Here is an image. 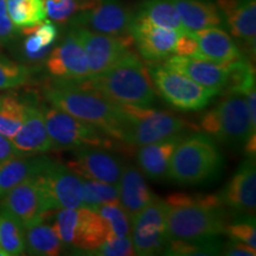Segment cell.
Wrapping results in <instances>:
<instances>
[{
  "label": "cell",
  "mask_w": 256,
  "mask_h": 256,
  "mask_svg": "<svg viewBox=\"0 0 256 256\" xmlns=\"http://www.w3.org/2000/svg\"><path fill=\"white\" fill-rule=\"evenodd\" d=\"M224 234L229 235L230 240L238 241L249 246L252 249H256V229L254 217L241 220V222L226 226Z\"/></svg>",
  "instance_id": "f35d334b"
},
{
  "label": "cell",
  "mask_w": 256,
  "mask_h": 256,
  "mask_svg": "<svg viewBox=\"0 0 256 256\" xmlns=\"http://www.w3.org/2000/svg\"><path fill=\"white\" fill-rule=\"evenodd\" d=\"M86 254L96 256H132L136 255V252L130 236H126L104 241L98 248L87 252Z\"/></svg>",
  "instance_id": "74e56055"
},
{
  "label": "cell",
  "mask_w": 256,
  "mask_h": 256,
  "mask_svg": "<svg viewBox=\"0 0 256 256\" xmlns=\"http://www.w3.org/2000/svg\"><path fill=\"white\" fill-rule=\"evenodd\" d=\"M48 160L46 156L23 154L0 162V198L25 179L40 174Z\"/></svg>",
  "instance_id": "484cf974"
},
{
  "label": "cell",
  "mask_w": 256,
  "mask_h": 256,
  "mask_svg": "<svg viewBox=\"0 0 256 256\" xmlns=\"http://www.w3.org/2000/svg\"><path fill=\"white\" fill-rule=\"evenodd\" d=\"M202 128L209 136L229 145H244L249 136L256 133L244 95L236 92H226V98L215 110L204 115Z\"/></svg>",
  "instance_id": "8992f818"
},
{
  "label": "cell",
  "mask_w": 256,
  "mask_h": 256,
  "mask_svg": "<svg viewBox=\"0 0 256 256\" xmlns=\"http://www.w3.org/2000/svg\"><path fill=\"white\" fill-rule=\"evenodd\" d=\"M121 107L124 112L121 142L127 145L140 147L159 142L182 136V133L192 128V124L168 112L132 104H121Z\"/></svg>",
  "instance_id": "5b68a950"
},
{
  "label": "cell",
  "mask_w": 256,
  "mask_h": 256,
  "mask_svg": "<svg viewBox=\"0 0 256 256\" xmlns=\"http://www.w3.org/2000/svg\"><path fill=\"white\" fill-rule=\"evenodd\" d=\"M51 148L78 150L81 147H104L112 145L107 134L66 112L55 107L43 110Z\"/></svg>",
  "instance_id": "ba28073f"
},
{
  "label": "cell",
  "mask_w": 256,
  "mask_h": 256,
  "mask_svg": "<svg viewBox=\"0 0 256 256\" xmlns=\"http://www.w3.org/2000/svg\"><path fill=\"white\" fill-rule=\"evenodd\" d=\"M168 209L166 200L154 196L132 220L130 238L136 255H154L166 248Z\"/></svg>",
  "instance_id": "8fae6325"
},
{
  "label": "cell",
  "mask_w": 256,
  "mask_h": 256,
  "mask_svg": "<svg viewBox=\"0 0 256 256\" xmlns=\"http://www.w3.org/2000/svg\"><path fill=\"white\" fill-rule=\"evenodd\" d=\"M222 254L228 256H255L256 249L250 248L244 243L230 240L226 247L222 248Z\"/></svg>",
  "instance_id": "b9f144b4"
},
{
  "label": "cell",
  "mask_w": 256,
  "mask_h": 256,
  "mask_svg": "<svg viewBox=\"0 0 256 256\" xmlns=\"http://www.w3.org/2000/svg\"><path fill=\"white\" fill-rule=\"evenodd\" d=\"M0 256H5V254L2 250H0Z\"/></svg>",
  "instance_id": "bcb514c9"
},
{
  "label": "cell",
  "mask_w": 256,
  "mask_h": 256,
  "mask_svg": "<svg viewBox=\"0 0 256 256\" xmlns=\"http://www.w3.org/2000/svg\"><path fill=\"white\" fill-rule=\"evenodd\" d=\"M118 188L121 206L130 216V220L154 197L151 188L147 186L142 171L132 165L124 168Z\"/></svg>",
  "instance_id": "603a6c76"
},
{
  "label": "cell",
  "mask_w": 256,
  "mask_h": 256,
  "mask_svg": "<svg viewBox=\"0 0 256 256\" xmlns=\"http://www.w3.org/2000/svg\"><path fill=\"white\" fill-rule=\"evenodd\" d=\"M119 200L116 185L83 178V206L96 210L102 204Z\"/></svg>",
  "instance_id": "836d02e7"
},
{
  "label": "cell",
  "mask_w": 256,
  "mask_h": 256,
  "mask_svg": "<svg viewBox=\"0 0 256 256\" xmlns=\"http://www.w3.org/2000/svg\"><path fill=\"white\" fill-rule=\"evenodd\" d=\"M75 83L115 104L148 107L156 100V88L150 72L132 50L104 72Z\"/></svg>",
  "instance_id": "3957f363"
},
{
  "label": "cell",
  "mask_w": 256,
  "mask_h": 256,
  "mask_svg": "<svg viewBox=\"0 0 256 256\" xmlns=\"http://www.w3.org/2000/svg\"><path fill=\"white\" fill-rule=\"evenodd\" d=\"M222 206H228L240 214L255 216L256 168L255 156H249L218 196Z\"/></svg>",
  "instance_id": "d6986e66"
},
{
  "label": "cell",
  "mask_w": 256,
  "mask_h": 256,
  "mask_svg": "<svg viewBox=\"0 0 256 256\" xmlns=\"http://www.w3.org/2000/svg\"><path fill=\"white\" fill-rule=\"evenodd\" d=\"M30 78V70L22 64L0 58V90L14 89L25 84Z\"/></svg>",
  "instance_id": "8d00e7d4"
},
{
  "label": "cell",
  "mask_w": 256,
  "mask_h": 256,
  "mask_svg": "<svg viewBox=\"0 0 256 256\" xmlns=\"http://www.w3.org/2000/svg\"><path fill=\"white\" fill-rule=\"evenodd\" d=\"M37 176L50 210L83 206V178L69 166L49 159Z\"/></svg>",
  "instance_id": "30bf717a"
},
{
  "label": "cell",
  "mask_w": 256,
  "mask_h": 256,
  "mask_svg": "<svg viewBox=\"0 0 256 256\" xmlns=\"http://www.w3.org/2000/svg\"><path fill=\"white\" fill-rule=\"evenodd\" d=\"M192 34L197 43V50L194 56L212 60L223 66L242 57L232 38L222 28L212 26Z\"/></svg>",
  "instance_id": "7402d4cb"
},
{
  "label": "cell",
  "mask_w": 256,
  "mask_h": 256,
  "mask_svg": "<svg viewBox=\"0 0 256 256\" xmlns=\"http://www.w3.org/2000/svg\"><path fill=\"white\" fill-rule=\"evenodd\" d=\"M72 31L86 51L90 76L104 72L113 66L133 46L130 34L110 36L78 26H72Z\"/></svg>",
  "instance_id": "7c38bea8"
},
{
  "label": "cell",
  "mask_w": 256,
  "mask_h": 256,
  "mask_svg": "<svg viewBox=\"0 0 256 256\" xmlns=\"http://www.w3.org/2000/svg\"><path fill=\"white\" fill-rule=\"evenodd\" d=\"M164 66L188 76L214 95L224 90L228 82L226 66L197 56L174 55L166 60Z\"/></svg>",
  "instance_id": "ac0fdd59"
},
{
  "label": "cell",
  "mask_w": 256,
  "mask_h": 256,
  "mask_svg": "<svg viewBox=\"0 0 256 256\" xmlns=\"http://www.w3.org/2000/svg\"><path fill=\"white\" fill-rule=\"evenodd\" d=\"M46 68L51 75L60 80L78 82L90 78L86 51L72 30L50 54Z\"/></svg>",
  "instance_id": "e0dca14e"
},
{
  "label": "cell",
  "mask_w": 256,
  "mask_h": 256,
  "mask_svg": "<svg viewBox=\"0 0 256 256\" xmlns=\"http://www.w3.org/2000/svg\"><path fill=\"white\" fill-rule=\"evenodd\" d=\"M218 8L232 36L255 51L256 0H218Z\"/></svg>",
  "instance_id": "44dd1931"
},
{
  "label": "cell",
  "mask_w": 256,
  "mask_h": 256,
  "mask_svg": "<svg viewBox=\"0 0 256 256\" xmlns=\"http://www.w3.org/2000/svg\"><path fill=\"white\" fill-rule=\"evenodd\" d=\"M228 70V82H226V92H236L244 95L246 92L255 87V72L248 60L240 57L234 62L226 64Z\"/></svg>",
  "instance_id": "e575fe53"
},
{
  "label": "cell",
  "mask_w": 256,
  "mask_h": 256,
  "mask_svg": "<svg viewBox=\"0 0 256 256\" xmlns=\"http://www.w3.org/2000/svg\"><path fill=\"white\" fill-rule=\"evenodd\" d=\"M168 255H216L220 250V243L216 238H208L194 241H168Z\"/></svg>",
  "instance_id": "d590c367"
},
{
  "label": "cell",
  "mask_w": 256,
  "mask_h": 256,
  "mask_svg": "<svg viewBox=\"0 0 256 256\" xmlns=\"http://www.w3.org/2000/svg\"><path fill=\"white\" fill-rule=\"evenodd\" d=\"M136 16L158 26L177 31L180 34H186L174 0H147Z\"/></svg>",
  "instance_id": "83f0119b"
},
{
  "label": "cell",
  "mask_w": 256,
  "mask_h": 256,
  "mask_svg": "<svg viewBox=\"0 0 256 256\" xmlns=\"http://www.w3.org/2000/svg\"><path fill=\"white\" fill-rule=\"evenodd\" d=\"M246 152L248 153L249 156H255L256 152V134H252L249 139L246 142Z\"/></svg>",
  "instance_id": "f6af8a7d"
},
{
  "label": "cell",
  "mask_w": 256,
  "mask_h": 256,
  "mask_svg": "<svg viewBox=\"0 0 256 256\" xmlns=\"http://www.w3.org/2000/svg\"><path fill=\"white\" fill-rule=\"evenodd\" d=\"M11 140L22 154H40L50 151L51 142L43 110L28 104L24 122Z\"/></svg>",
  "instance_id": "ffe728a7"
},
{
  "label": "cell",
  "mask_w": 256,
  "mask_h": 256,
  "mask_svg": "<svg viewBox=\"0 0 256 256\" xmlns=\"http://www.w3.org/2000/svg\"><path fill=\"white\" fill-rule=\"evenodd\" d=\"M104 218L108 230V240L130 236L132 220L119 200L102 204L95 210ZM107 240V241H108Z\"/></svg>",
  "instance_id": "d6a6232c"
},
{
  "label": "cell",
  "mask_w": 256,
  "mask_h": 256,
  "mask_svg": "<svg viewBox=\"0 0 256 256\" xmlns=\"http://www.w3.org/2000/svg\"><path fill=\"white\" fill-rule=\"evenodd\" d=\"M2 198V209L14 216L24 229L44 220L51 211L37 174L25 179Z\"/></svg>",
  "instance_id": "4fadbf2b"
},
{
  "label": "cell",
  "mask_w": 256,
  "mask_h": 256,
  "mask_svg": "<svg viewBox=\"0 0 256 256\" xmlns=\"http://www.w3.org/2000/svg\"><path fill=\"white\" fill-rule=\"evenodd\" d=\"M0 250L5 256L22 255L25 252L23 226L2 209H0Z\"/></svg>",
  "instance_id": "f1b7e54d"
},
{
  "label": "cell",
  "mask_w": 256,
  "mask_h": 256,
  "mask_svg": "<svg viewBox=\"0 0 256 256\" xmlns=\"http://www.w3.org/2000/svg\"><path fill=\"white\" fill-rule=\"evenodd\" d=\"M222 156L209 136L194 134L176 147L168 168V178L183 185L209 182L220 174Z\"/></svg>",
  "instance_id": "277c9868"
},
{
  "label": "cell",
  "mask_w": 256,
  "mask_h": 256,
  "mask_svg": "<svg viewBox=\"0 0 256 256\" xmlns=\"http://www.w3.org/2000/svg\"><path fill=\"white\" fill-rule=\"evenodd\" d=\"M197 50V43L192 34H183L179 36L174 46V55L194 56Z\"/></svg>",
  "instance_id": "60d3db41"
},
{
  "label": "cell",
  "mask_w": 256,
  "mask_h": 256,
  "mask_svg": "<svg viewBox=\"0 0 256 256\" xmlns=\"http://www.w3.org/2000/svg\"><path fill=\"white\" fill-rule=\"evenodd\" d=\"M23 32L28 36L25 40L24 51L31 60H38L46 55L49 46L57 38V28L50 20H43L34 26L24 28Z\"/></svg>",
  "instance_id": "f546056e"
},
{
  "label": "cell",
  "mask_w": 256,
  "mask_h": 256,
  "mask_svg": "<svg viewBox=\"0 0 256 256\" xmlns=\"http://www.w3.org/2000/svg\"><path fill=\"white\" fill-rule=\"evenodd\" d=\"M150 76L159 95L180 110H203L215 96L188 76L164 64L150 69Z\"/></svg>",
  "instance_id": "9c48e42d"
},
{
  "label": "cell",
  "mask_w": 256,
  "mask_h": 256,
  "mask_svg": "<svg viewBox=\"0 0 256 256\" xmlns=\"http://www.w3.org/2000/svg\"><path fill=\"white\" fill-rule=\"evenodd\" d=\"M64 246L90 252L108 240L104 220L95 210L86 206L60 209L52 226Z\"/></svg>",
  "instance_id": "52a82bcc"
},
{
  "label": "cell",
  "mask_w": 256,
  "mask_h": 256,
  "mask_svg": "<svg viewBox=\"0 0 256 256\" xmlns=\"http://www.w3.org/2000/svg\"><path fill=\"white\" fill-rule=\"evenodd\" d=\"M8 12L16 28H30L46 20L43 0H8Z\"/></svg>",
  "instance_id": "1f68e13d"
},
{
  "label": "cell",
  "mask_w": 256,
  "mask_h": 256,
  "mask_svg": "<svg viewBox=\"0 0 256 256\" xmlns=\"http://www.w3.org/2000/svg\"><path fill=\"white\" fill-rule=\"evenodd\" d=\"M28 104L14 95H0V134L12 139L22 124L26 114Z\"/></svg>",
  "instance_id": "4dcf8cb0"
},
{
  "label": "cell",
  "mask_w": 256,
  "mask_h": 256,
  "mask_svg": "<svg viewBox=\"0 0 256 256\" xmlns=\"http://www.w3.org/2000/svg\"><path fill=\"white\" fill-rule=\"evenodd\" d=\"M23 156L16 148L11 139L0 134V162H4L6 159L14 158V156Z\"/></svg>",
  "instance_id": "7bdbcfd3"
},
{
  "label": "cell",
  "mask_w": 256,
  "mask_h": 256,
  "mask_svg": "<svg viewBox=\"0 0 256 256\" xmlns=\"http://www.w3.org/2000/svg\"><path fill=\"white\" fill-rule=\"evenodd\" d=\"M246 102H247V107L249 110V115H250V122L252 126L256 130V89L252 87L246 92L244 94Z\"/></svg>",
  "instance_id": "ee69618b"
},
{
  "label": "cell",
  "mask_w": 256,
  "mask_h": 256,
  "mask_svg": "<svg viewBox=\"0 0 256 256\" xmlns=\"http://www.w3.org/2000/svg\"><path fill=\"white\" fill-rule=\"evenodd\" d=\"M186 34L218 26L222 23L220 8L206 0H174Z\"/></svg>",
  "instance_id": "d4e9b609"
},
{
  "label": "cell",
  "mask_w": 256,
  "mask_h": 256,
  "mask_svg": "<svg viewBox=\"0 0 256 256\" xmlns=\"http://www.w3.org/2000/svg\"><path fill=\"white\" fill-rule=\"evenodd\" d=\"M44 96L52 107L92 124L110 138L121 140L124 112L120 104L90 89L78 87L75 82L60 78L44 89Z\"/></svg>",
  "instance_id": "6da1fadb"
},
{
  "label": "cell",
  "mask_w": 256,
  "mask_h": 256,
  "mask_svg": "<svg viewBox=\"0 0 256 256\" xmlns=\"http://www.w3.org/2000/svg\"><path fill=\"white\" fill-rule=\"evenodd\" d=\"M182 139L183 136H177L159 142L140 146L136 152V162L140 171L153 180L164 179L168 174L172 154Z\"/></svg>",
  "instance_id": "cb8c5ba5"
},
{
  "label": "cell",
  "mask_w": 256,
  "mask_h": 256,
  "mask_svg": "<svg viewBox=\"0 0 256 256\" xmlns=\"http://www.w3.org/2000/svg\"><path fill=\"white\" fill-rule=\"evenodd\" d=\"M16 26L8 12V0H0V43H8L16 34Z\"/></svg>",
  "instance_id": "ab89813d"
},
{
  "label": "cell",
  "mask_w": 256,
  "mask_h": 256,
  "mask_svg": "<svg viewBox=\"0 0 256 256\" xmlns=\"http://www.w3.org/2000/svg\"><path fill=\"white\" fill-rule=\"evenodd\" d=\"M134 16L119 0H98L92 8L80 12L72 20V26L110 36L130 34Z\"/></svg>",
  "instance_id": "5bb4252c"
},
{
  "label": "cell",
  "mask_w": 256,
  "mask_h": 256,
  "mask_svg": "<svg viewBox=\"0 0 256 256\" xmlns=\"http://www.w3.org/2000/svg\"><path fill=\"white\" fill-rule=\"evenodd\" d=\"M62 242L54 228L44 220L25 229V250L31 255L56 256L62 252Z\"/></svg>",
  "instance_id": "4316f807"
},
{
  "label": "cell",
  "mask_w": 256,
  "mask_h": 256,
  "mask_svg": "<svg viewBox=\"0 0 256 256\" xmlns=\"http://www.w3.org/2000/svg\"><path fill=\"white\" fill-rule=\"evenodd\" d=\"M130 36L138 51L144 58L151 62L165 60L174 54V46L180 34L134 16Z\"/></svg>",
  "instance_id": "2e32d148"
},
{
  "label": "cell",
  "mask_w": 256,
  "mask_h": 256,
  "mask_svg": "<svg viewBox=\"0 0 256 256\" xmlns=\"http://www.w3.org/2000/svg\"><path fill=\"white\" fill-rule=\"evenodd\" d=\"M69 168L81 178L104 182L116 186L124 170L121 160L101 147L78 148L75 159L70 162Z\"/></svg>",
  "instance_id": "9a60e30c"
},
{
  "label": "cell",
  "mask_w": 256,
  "mask_h": 256,
  "mask_svg": "<svg viewBox=\"0 0 256 256\" xmlns=\"http://www.w3.org/2000/svg\"><path fill=\"white\" fill-rule=\"evenodd\" d=\"M166 240L194 241L216 238L226 232V222L220 211L218 196H188L176 194L165 200Z\"/></svg>",
  "instance_id": "7a4b0ae2"
}]
</instances>
